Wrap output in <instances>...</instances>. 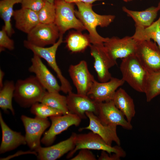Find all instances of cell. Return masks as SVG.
Here are the masks:
<instances>
[{
	"label": "cell",
	"instance_id": "cell-1",
	"mask_svg": "<svg viewBox=\"0 0 160 160\" xmlns=\"http://www.w3.org/2000/svg\"><path fill=\"white\" fill-rule=\"evenodd\" d=\"M75 4L78 8V10H75V15L88 31L91 44L104 43L109 38H104L100 35L96 28L99 26L101 27H107L113 22L115 16L97 14L93 10L92 4L77 2Z\"/></svg>",
	"mask_w": 160,
	"mask_h": 160
},
{
	"label": "cell",
	"instance_id": "cell-2",
	"mask_svg": "<svg viewBox=\"0 0 160 160\" xmlns=\"http://www.w3.org/2000/svg\"><path fill=\"white\" fill-rule=\"evenodd\" d=\"M47 90L35 76L17 80L15 84L14 98L21 107L27 108L40 103Z\"/></svg>",
	"mask_w": 160,
	"mask_h": 160
},
{
	"label": "cell",
	"instance_id": "cell-3",
	"mask_svg": "<svg viewBox=\"0 0 160 160\" xmlns=\"http://www.w3.org/2000/svg\"><path fill=\"white\" fill-rule=\"evenodd\" d=\"M120 69L125 82L136 91L144 93L149 73L135 53L122 59Z\"/></svg>",
	"mask_w": 160,
	"mask_h": 160
},
{
	"label": "cell",
	"instance_id": "cell-4",
	"mask_svg": "<svg viewBox=\"0 0 160 160\" xmlns=\"http://www.w3.org/2000/svg\"><path fill=\"white\" fill-rule=\"evenodd\" d=\"M63 35H60L58 40L49 47H41L34 45L27 40L23 42L24 46L31 50L34 55L44 59L56 73L60 81L61 90L63 93L68 94L72 92V88L68 80L63 76L58 65L56 59L57 49L63 42Z\"/></svg>",
	"mask_w": 160,
	"mask_h": 160
},
{
	"label": "cell",
	"instance_id": "cell-5",
	"mask_svg": "<svg viewBox=\"0 0 160 160\" xmlns=\"http://www.w3.org/2000/svg\"><path fill=\"white\" fill-rule=\"evenodd\" d=\"M85 148L89 150H101L111 154L116 153L122 157H125V151L120 145L112 146L108 144L99 135L92 132L87 133L76 134L75 147L67 156V159L71 157L78 150Z\"/></svg>",
	"mask_w": 160,
	"mask_h": 160
},
{
	"label": "cell",
	"instance_id": "cell-6",
	"mask_svg": "<svg viewBox=\"0 0 160 160\" xmlns=\"http://www.w3.org/2000/svg\"><path fill=\"white\" fill-rule=\"evenodd\" d=\"M54 4L56 11L54 23L57 27L60 35H63L71 29L80 31L86 30L75 15L74 3L63 0H54Z\"/></svg>",
	"mask_w": 160,
	"mask_h": 160
},
{
	"label": "cell",
	"instance_id": "cell-7",
	"mask_svg": "<svg viewBox=\"0 0 160 160\" xmlns=\"http://www.w3.org/2000/svg\"><path fill=\"white\" fill-rule=\"evenodd\" d=\"M89 47L91 55L94 59V67L98 80L102 82L109 81L112 77L109 70L117 64L116 60L110 55L103 43L92 44Z\"/></svg>",
	"mask_w": 160,
	"mask_h": 160
},
{
	"label": "cell",
	"instance_id": "cell-8",
	"mask_svg": "<svg viewBox=\"0 0 160 160\" xmlns=\"http://www.w3.org/2000/svg\"><path fill=\"white\" fill-rule=\"evenodd\" d=\"M135 54L148 73L160 70V50L156 42L138 41Z\"/></svg>",
	"mask_w": 160,
	"mask_h": 160
},
{
	"label": "cell",
	"instance_id": "cell-9",
	"mask_svg": "<svg viewBox=\"0 0 160 160\" xmlns=\"http://www.w3.org/2000/svg\"><path fill=\"white\" fill-rule=\"evenodd\" d=\"M21 119L25 129L27 144L30 149L35 151L41 146V137L50 126V122L47 119L37 116L31 118L23 115Z\"/></svg>",
	"mask_w": 160,
	"mask_h": 160
},
{
	"label": "cell",
	"instance_id": "cell-10",
	"mask_svg": "<svg viewBox=\"0 0 160 160\" xmlns=\"http://www.w3.org/2000/svg\"><path fill=\"white\" fill-rule=\"evenodd\" d=\"M96 115L105 125L119 126L128 130L133 128L131 123L125 119L124 114L116 107L113 100L97 103Z\"/></svg>",
	"mask_w": 160,
	"mask_h": 160
},
{
	"label": "cell",
	"instance_id": "cell-11",
	"mask_svg": "<svg viewBox=\"0 0 160 160\" xmlns=\"http://www.w3.org/2000/svg\"><path fill=\"white\" fill-rule=\"evenodd\" d=\"M51 124L49 130L41 140L42 143L49 146L54 141L56 136L73 125L78 126L81 119L76 115L69 113L50 117Z\"/></svg>",
	"mask_w": 160,
	"mask_h": 160
},
{
	"label": "cell",
	"instance_id": "cell-12",
	"mask_svg": "<svg viewBox=\"0 0 160 160\" xmlns=\"http://www.w3.org/2000/svg\"><path fill=\"white\" fill-rule=\"evenodd\" d=\"M60 35L59 30L54 23H40L27 34V40L37 46L44 47L55 44Z\"/></svg>",
	"mask_w": 160,
	"mask_h": 160
},
{
	"label": "cell",
	"instance_id": "cell-13",
	"mask_svg": "<svg viewBox=\"0 0 160 160\" xmlns=\"http://www.w3.org/2000/svg\"><path fill=\"white\" fill-rule=\"evenodd\" d=\"M124 82L122 79L112 77L105 82L95 80L87 95L97 103L112 100L117 90Z\"/></svg>",
	"mask_w": 160,
	"mask_h": 160
},
{
	"label": "cell",
	"instance_id": "cell-14",
	"mask_svg": "<svg viewBox=\"0 0 160 160\" xmlns=\"http://www.w3.org/2000/svg\"><path fill=\"white\" fill-rule=\"evenodd\" d=\"M68 71L77 93L87 95L95 79L89 70L86 62L83 60L77 64L70 65Z\"/></svg>",
	"mask_w": 160,
	"mask_h": 160
},
{
	"label": "cell",
	"instance_id": "cell-15",
	"mask_svg": "<svg viewBox=\"0 0 160 160\" xmlns=\"http://www.w3.org/2000/svg\"><path fill=\"white\" fill-rule=\"evenodd\" d=\"M41 58L34 55L31 59V64L28 68L29 71L35 74L36 77L47 91L59 92L61 91L60 85Z\"/></svg>",
	"mask_w": 160,
	"mask_h": 160
},
{
	"label": "cell",
	"instance_id": "cell-16",
	"mask_svg": "<svg viewBox=\"0 0 160 160\" xmlns=\"http://www.w3.org/2000/svg\"><path fill=\"white\" fill-rule=\"evenodd\" d=\"M132 36L122 38L117 37L109 38L104 45L110 55L114 60L123 58L135 53L137 44Z\"/></svg>",
	"mask_w": 160,
	"mask_h": 160
},
{
	"label": "cell",
	"instance_id": "cell-17",
	"mask_svg": "<svg viewBox=\"0 0 160 160\" xmlns=\"http://www.w3.org/2000/svg\"><path fill=\"white\" fill-rule=\"evenodd\" d=\"M86 114L89 119V125L85 127L80 128L79 131L89 129L99 135L108 145L111 146L113 142L119 145L121 141L117 133V126L105 125L102 123L97 116L91 112H87Z\"/></svg>",
	"mask_w": 160,
	"mask_h": 160
},
{
	"label": "cell",
	"instance_id": "cell-18",
	"mask_svg": "<svg viewBox=\"0 0 160 160\" xmlns=\"http://www.w3.org/2000/svg\"><path fill=\"white\" fill-rule=\"evenodd\" d=\"M67 105L71 113L76 115L81 119H86L87 112H91L96 115L97 103L87 95L76 94L72 92L68 93Z\"/></svg>",
	"mask_w": 160,
	"mask_h": 160
},
{
	"label": "cell",
	"instance_id": "cell-19",
	"mask_svg": "<svg viewBox=\"0 0 160 160\" xmlns=\"http://www.w3.org/2000/svg\"><path fill=\"white\" fill-rule=\"evenodd\" d=\"M76 134L73 133L68 139L53 145L46 147H40L35 151L37 158L41 160H55L58 159L75 147Z\"/></svg>",
	"mask_w": 160,
	"mask_h": 160
},
{
	"label": "cell",
	"instance_id": "cell-20",
	"mask_svg": "<svg viewBox=\"0 0 160 160\" xmlns=\"http://www.w3.org/2000/svg\"><path fill=\"white\" fill-rule=\"evenodd\" d=\"M0 124L2 133L0 154L14 150L21 145L27 144L25 136L20 132L13 131L8 126L4 121L1 112Z\"/></svg>",
	"mask_w": 160,
	"mask_h": 160
},
{
	"label": "cell",
	"instance_id": "cell-21",
	"mask_svg": "<svg viewBox=\"0 0 160 160\" xmlns=\"http://www.w3.org/2000/svg\"><path fill=\"white\" fill-rule=\"evenodd\" d=\"M13 16L15 27L27 34L40 23L37 13L30 9L21 8L14 10Z\"/></svg>",
	"mask_w": 160,
	"mask_h": 160
},
{
	"label": "cell",
	"instance_id": "cell-22",
	"mask_svg": "<svg viewBox=\"0 0 160 160\" xmlns=\"http://www.w3.org/2000/svg\"><path fill=\"white\" fill-rule=\"evenodd\" d=\"M122 9L128 16L133 20L135 27L143 28H147L152 24L156 18L159 11L157 7L153 6L142 11L132 10L124 6Z\"/></svg>",
	"mask_w": 160,
	"mask_h": 160
},
{
	"label": "cell",
	"instance_id": "cell-23",
	"mask_svg": "<svg viewBox=\"0 0 160 160\" xmlns=\"http://www.w3.org/2000/svg\"><path fill=\"white\" fill-rule=\"evenodd\" d=\"M112 100L116 107L124 114L127 120L131 123L136 113L132 98L124 89L120 88L116 91Z\"/></svg>",
	"mask_w": 160,
	"mask_h": 160
},
{
	"label": "cell",
	"instance_id": "cell-24",
	"mask_svg": "<svg viewBox=\"0 0 160 160\" xmlns=\"http://www.w3.org/2000/svg\"><path fill=\"white\" fill-rule=\"evenodd\" d=\"M81 32L72 31L66 38V47L72 53L83 52L91 44L89 34H83Z\"/></svg>",
	"mask_w": 160,
	"mask_h": 160
},
{
	"label": "cell",
	"instance_id": "cell-25",
	"mask_svg": "<svg viewBox=\"0 0 160 160\" xmlns=\"http://www.w3.org/2000/svg\"><path fill=\"white\" fill-rule=\"evenodd\" d=\"M137 41L153 40L160 50V20L159 18L150 26L143 28L135 27L134 34L132 36Z\"/></svg>",
	"mask_w": 160,
	"mask_h": 160
},
{
	"label": "cell",
	"instance_id": "cell-26",
	"mask_svg": "<svg viewBox=\"0 0 160 160\" xmlns=\"http://www.w3.org/2000/svg\"><path fill=\"white\" fill-rule=\"evenodd\" d=\"M22 0H1L0 1V14L4 23V26L8 35L10 37L14 33L11 23L13 16L14 5L21 3Z\"/></svg>",
	"mask_w": 160,
	"mask_h": 160
},
{
	"label": "cell",
	"instance_id": "cell-27",
	"mask_svg": "<svg viewBox=\"0 0 160 160\" xmlns=\"http://www.w3.org/2000/svg\"><path fill=\"white\" fill-rule=\"evenodd\" d=\"M40 103L61 111L63 115L70 113L67 106V97L59 92L47 91Z\"/></svg>",
	"mask_w": 160,
	"mask_h": 160
},
{
	"label": "cell",
	"instance_id": "cell-28",
	"mask_svg": "<svg viewBox=\"0 0 160 160\" xmlns=\"http://www.w3.org/2000/svg\"><path fill=\"white\" fill-rule=\"evenodd\" d=\"M15 84L12 81L7 80L0 89V107L4 111L10 110L13 115L15 113L12 100L14 97Z\"/></svg>",
	"mask_w": 160,
	"mask_h": 160
},
{
	"label": "cell",
	"instance_id": "cell-29",
	"mask_svg": "<svg viewBox=\"0 0 160 160\" xmlns=\"http://www.w3.org/2000/svg\"><path fill=\"white\" fill-rule=\"evenodd\" d=\"M144 93L147 102L160 95V70L149 73Z\"/></svg>",
	"mask_w": 160,
	"mask_h": 160
},
{
	"label": "cell",
	"instance_id": "cell-30",
	"mask_svg": "<svg viewBox=\"0 0 160 160\" xmlns=\"http://www.w3.org/2000/svg\"><path fill=\"white\" fill-rule=\"evenodd\" d=\"M31 112L36 116L43 119L48 117L63 115L61 111L41 103H38L33 105Z\"/></svg>",
	"mask_w": 160,
	"mask_h": 160
},
{
	"label": "cell",
	"instance_id": "cell-31",
	"mask_svg": "<svg viewBox=\"0 0 160 160\" xmlns=\"http://www.w3.org/2000/svg\"><path fill=\"white\" fill-rule=\"evenodd\" d=\"M37 14L40 23L46 24L54 23L56 11L54 3L45 1L43 7Z\"/></svg>",
	"mask_w": 160,
	"mask_h": 160
},
{
	"label": "cell",
	"instance_id": "cell-32",
	"mask_svg": "<svg viewBox=\"0 0 160 160\" xmlns=\"http://www.w3.org/2000/svg\"><path fill=\"white\" fill-rule=\"evenodd\" d=\"M14 47V41L9 38L4 26L0 31V52L4 51L5 49L12 50Z\"/></svg>",
	"mask_w": 160,
	"mask_h": 160
},
{
	"label": "cell",
	"instance_id": "cell-33",
	"mask_svg": "<svg viewBox=\"0 0 160 160\" xmlns=\"http://www.w3.org/2000/svg\"><path fill=\"white\" fill-rule=\"evenodd\" d=\"M44 0H22V8L30 9L38 12L44 5Z\"/></svg>",
	"mask_w": 160,
	"mask_h": 160
},
{
	"label": "cell",
	"instance_id": "cell-34",
	"mask_svg": "<svg viewBox=\"0 0 160 160\" xmlns=\"http://www.w3.org/2000/svg\"><path fill=\"white\" fill-rule=\"evenodd\" d=\"M80 150L78 154L71 160H96L95 155L89 149L83 148Z\"/></svg>",
	"mask_w": 160,
	"mask_h": 160
},
{
	"label": "cell",
	"instance_id": "cell-35",
	"mask_svg": "<svg viewBox=\"0 0 160 160\" xmlns=\"http://www.w3.org/2000/svg\"><path fill=\"white\" fill-rule=\"evenodd\" d=\"M121 157L119 155L115 153L110 154L106 152L102 151L98 158L99 160H120Z\"/></svg>",
	"mask_w": 160,
	"mask_h": 160
},
{
	"label": "cell",
	"instance_id": "cell-36",
	"mask_svg": "<svg viewBox=\"0 0 160 160\" xmlns=\"http://www.w3.org/2000/svg\"><path fill=\"white\" fill-rule=\"evenodd\" d=\"M27 154H33L36 156L37 155V153L35 151H19L15 153L13 155L9 156L6 157L0 158V160H8L11 158H13L15 157H16V156H17L21 155Z\"/></svg>",
	"mask_w": 160,
	"mask_h": 160
},
{
	"label": "cell",
	"instance_id": "cell-37",
	"mask_svg": "<svg viewBox=\"0 0 160 160\" xmlns=\"http://www.w3.org/2000/svg\"><path fill=\"white\" fill-rule=\"evenodd\" d=\"M69 3H76L77 2H83L86 3L92 4L94 2L102 0H63Z\"/></svg>",
	"mask_w": 160,
	"mask_h": 160
},
{
	"label": "cell",
	"instance_id": "cell-38",
	"mask_svg": "<svg viewBox=\"0 0 160 160\" xmlns=\"http://www.w3.org/2000/svg\"><path fill=\"white\" fill-rule=\"evenodd\" d=\"M4 76V73L0 69V89H1L4 85L3 80Z\"/></svg>",
	"mask_w": 160,
	"mask_h": 160
},
{
	"label": "cell",
	"instance_id": "cell-39",
	"mask_svg": "<svg viewBox=\"0 0 160 160\" xmlns=\"http://www.w3.org/2000/svg\"><path fill=\"white\" fill-rule=\"evenodd\" d=\"M45 1H47L50 3H54V0H44Z\"/></svg>",
	"mask_w": 160,
	"mask_h": 160
},
{
	"label": "cell",
	"instance_id": "cell-40",
	"mask_svg": "<svg viewBox=\"0 0 160 160\" xmlns=\"http://www.w3.org/2000/svg\"><path fill=\"white\" fill-rule=\"evenodd\" d=\"M157 7H158V9H159V11H160V1L159 2V3H158ZM159 18L160 20V17H159Z\"/></svg>",
	"mask_w": 160,
	"mask_h": 160
},
{
	"label": "cell",
	"instance_id": "cell-41",
	"mask_svg": "<svg viewBox=\"0 0 160 160\" xmlns=\"http://www.w3.org/2000/svg\"><path fill=\"white\" fill-rule=\"evenodd\" d=\"M123 0L124 1L127 2H129V1H133V0Z\"/></svg>",
	"mask_w": 160,
	"mask_h": 160
}]
</instances>
